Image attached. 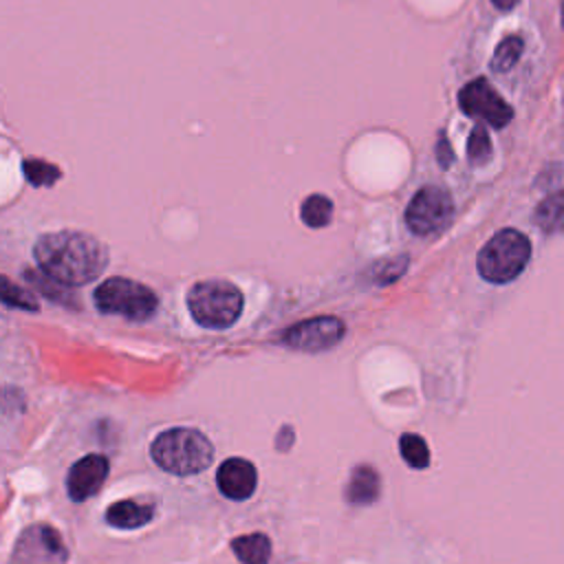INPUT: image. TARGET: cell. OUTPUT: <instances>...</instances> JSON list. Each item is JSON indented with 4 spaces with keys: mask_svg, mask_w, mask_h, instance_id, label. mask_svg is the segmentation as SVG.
I'll return each mask as SVG.
<instances>
[{
    "mask_svg": "<svg viewBox=\"0 0 564 564\" xmlns=\"http://www.w3.org/2000/svg\"><path fill=\"white\" fill-rule=\"evenodd\" d=\"M33 256L40 271L64 286H82L95 280L108 264L104 245L95 236L73 229L42 234Z\"/></svg>",
    "mask_w": 564,
    "mask_h": 564,
    "instance_id": "6da1fadb",
    "label": "cell"
},
{
    "mask_svg": "<svg viewBox=\"0 0 564 564\" xmlns=\"http://www.w3.org/2000/svg\"><path fill=\"white\" fill-rule=\"evenodd\" d=\"M150 456L161 469L174 476H192L209 467L214 445L194 427H170L152 441Z\"/></svg>",
    "mask_w": 564,
    "mask_h": 564,
    "instance_id": "7a4b0ae2",
    "label": "cell"
},
{
    "mask_svg": "<svg viewBox=\"0 0 564 564\" xmlns=\"http://www.w3.org/2000/svg\"><path fill=\"white\" fill-rule=\"evenodd\" d=\"M187 308L203 328H229L242 313L245 297L240 289L227 280H200L187 291Z\"/></svg>",
    "mask_w": 564,
    "mask_h": 564,
    "instance_id": "3957f363",
    "label": "cell"
},
{
    "mask_svg": "<svg viewBox=\"0 0 564 564\" xmlns=\"http://www.w3.org/2000/svg\"><path fill=\"white\" fill-rule=\"evenodd\" d=\"M531 258V242L518 229H500L478 253V273L494 284L516 280Z\"/></svg>",
    "mask_w": 564,
    "mask_h": 564,
    "instance_id": "277c9868",
    "label": "cell"
},
{
    "mask_svg": "<svg viewBox=\"0 0 564 564\" xmlns=\"http://www.w3.org/2000/svg\"><path fill=\"white\" fill-rule=\"evenodd\" d=\"M95 306L108 315H121L132 322H143L154 315L159 300L154 291L130 278H108L95 289Z\"/></svg>",
    "mask_w": 564,
    "mask_h": 564,
    "instance_id": "5b68a950",
    "label": "cell"
},
{
    "mask_svg": "<svg viewBox=\"0 0 564 564\" xmlns=\"http://www.w3.org/2000/svg\"><path fill=\"white\" fill-rule=\"evenodd\" d=\"M454 216V200L441 185L421 187L405 207V223L416 236H430L449 225Z\"/></svg>",
    "mask_w": 564,
    "mask_h": 564,
    "instance_id": "8992f818",
    "label": "cell"
},
{
    "mask_svg": "<svg viewBox=\"0 0 564 564\" xmlns=\"http://www.w3.org/2000/svg\"><path fill=\"white\" fill-rule=\"evenodd\" d=\"M344 333H346V326L339 317L319 315V317L297 322L286 330H282L280 344L302 352H322L337 346Z\"/></svg>",
    "mask_w": 564,
    "mask_h": 564,
    "instance_id": "52a82bcc",
    "label": "cell"
},
{
    "mask_svg": "<svg viewBox=\"0 0 564 564\" xmlns=\"http://www.w3.org/2000/svg\"><path fill=\"white\" fill-rule=\"evenodd\" d=\"M458 106L467 117L480 119L491 128H505L513 119L511 106L485 77H476L460 88Z\"/></svg>",
    "mask_w": 564,
    "mask_h": 564,
    "instance_id": "ba28073f",
    "label": "cell"
},
{
    "mask_svg": "<svg viewBox=\"0 0 564 564\" xmlns=\"http://www.w3.org/2000/svg\"><path fill=\"white\" fill-rule=\"evenodd\" d=\"M108 469H110V463L104 454H86L79 460H75L66 476V491L70 500L84 502L93 498L101 489L108 476Z\"/></svg>",
    "mask_w": 564,
    "mask_h": 564,
    "instance_id": "9c48e42d",
    "label": "cell"
},
{
    "mask_svg": "<svg viewBox=\"0 0 564 564\" xmlns=\"http://www.w3.org/2000/svg\"><path fill=\"white\" fill-rule=\"evenodd\" d=\"M216 485L220 494L229 500H247L253 496L258 485L256 467L240 456L227 458L216 471Z\"/></svg>",
    "mask_w": 564,
    "mask_h": 564,
    "instance_id": "30bf717a",
    "label": "cell"
},
{
    "mask_svg": "<svg viewBox=\"0 0 564 564\" xmlns=\"http://www.w3.org/2000/svg\"><path fill=\"white\" fill-rule=\"evenodd\" d=\"M154 509L150 505L137 502V500H119L106 509V522L115 529H141L148 522H152Z\"/></svg>",
    "mask_w": 564,
    "mask_h": 564,
    "instance_id": "8fae6325",
    "label": "cell"
},
{
    "mask_svg": "<svg viewBox=\"0 0 564 564\" xmlns=\"http://www.w3.org/2000/svg\"><path fill=\"white\" fill-rule=\"evenodd\" d=\"M381 480L375 467L370 465H357L350 471V480L346 487V500L352 505H370L379 498Z\"/></svg>",
    "mask_w": 564,
    "mask_h": 564,
    "instance_id": "7c38bea8",
    "label": "cell"
},
{
    "mask_svg": "<svg viewBox=\"0 0 564 564\" xmlns=\"http://www.w3.org/2000/svg\"><path fill=\"white\" fill-rule=\"evenodd\" d=\"M231 551L242 564H269L271 542L264 533H249L236 538L231 542Z\"/></svg>",
    "mask_w": 564,
    "mask_h": 564,
    "instance_id": "4fadbf2b",
    "label": "cell"
},
{
    "mask_svg": "<svg viewBox=\"0 0 564 564\" xmlns=\"http://www.w3.org/2000/svg\"><path fill=\"white\" fill-rule=\"evenodd\" d=\"M535 225L544 231V234H560L564 231V189H557L555 194L546 196L535 214Z\"/></svg>",
    "mask_w": 564,
    "mask_h": 564,
    "instance_id": "5bb4252c",
    "label": "cell"
},
{
    "mask_svg": "<svg viewBox=\"0 0 564 564\" xmlns=\"http://www.w3.org/2000/svg\"><path fill=\"white\" fill-rule=\"evenodd\" d=\"M300 216L308 227H326L333 218V200L324 194H311L304 198Z\"/></svg>",
    "mask_w": 564,
    "mask_h": 564,
    "instance_id": "9a60e30c",
    "label": "cell"
},
{
    "mask_svg": "<svg viewBox=\"0 0 564 564\" xmlns=\"http://www.w3.org/2000/svg\"><path fill=\"white\" fill-rule=\"evenodd\" d=\"M399 452H401V458L412 469H425L430 465V447L419 434H403L399 438Z\"/></svg>",
    "mask_w": 564,
    "mask_h": 564,
    "instance_id": "2e32d148",
    "label": "cell"
},
{
    "mask_svg": "<svg viewBox=\"0 0 564 564\" xmlns=\"http://www.w3.org/2000/svg\"><path fill=\"white\" fill-rule=\"evenodd\" d=\"M522 48H524V42L520 35H507L494 51V57H491V68L496 73H505L509 70L511 66H516V62L520 59L522 55Z\"/></svg>",
    "mask_w": 564,
    "mask_h": 564,
    "instance_id": "e0dca14e",
    "label": "cell"
},
{
    "mask_svg": "<svg viewBox=\"0 0 564 564\" xmlns=\"http://www.w3.org/2000/svg\"><path fill=\"white\" fill-rule=\"evenodd\" d=\"M22 170H24V176L31 185L35 187H46V185H53L57 178H59V170L57 165L48 163V161H42V159H26L22 163Z\"/></svg>",
    "mask_w": 564,
    "mask_h": 564,
    "instance_id": "ac0fdd59",
    "label": "cell"
},
{
    "mask_svg": "<svg viewBox=\"0 0 564 564\" xmlns=\"http://www.w3.org/2000/svg\"><path fill=\"white\" fill-rule=\"evenodd\" d=\"M408 269V256H397V258H388V260H379L372 269H370V278L377 284H390L397 278H401Z\"/></svg>",
    "mask_w": 564,
    "mask_h": 564,
    "instance_id": "d6986e66",
    "label": "cell"
},
{
    "mask_svg": "<svg viewBox=\"0 0 564 564\" xmlns=\"http://www.w3.org/2000/svg\"><path fill=\"white\" fill-rule=\"evenodd\" d=\"M467 159L474 165H482L491 159V141H489V134H487L485 126H476L471 130L469 141H467Z\"/></svg>",
    "mask_w": 564,
    "mask_h": 564,
    "instance_id": "ffe728a7",
    "label": "cell"
},
{
    "mask_svg": "<svg viewBox=\"0 0 564 564\" xmlns=\"http://www.w3.org/2000/svg\"><path fill=\"white\" fill-rule=\"evenodd\" d=\"M2 302L7 306H18L24 311H37V300L29 291L15 286L9 278H2Z\"/></svg>",
    "mask_w": 564,
    "mask_h": 564,
    "instance_id": "44dd1931",
    "label": "cell"
},
{
    "mask_svg": "<svg viewBox=\"0 0 564 564\" xmlns=\"http://www.w3.org/2000/svg\"><path fill=\"white\" fill-rule=\"evenodd\" d=\"M26 280L29 282H33L35 286H40L42 289V293L44 295H48L51 300H55V302H62V304H70L73 300L68 297V293L64 291V284H59L57 280H53V278H48L46 273H42V275H33V271H26Z\"/></svg>",
    "mask_w": 564,
    "mask_h": 564,
    "instance_id": "7402d4cb",
    "label": "cell"
},
{
    "mask_svg": "<svg viewBox=\"0 0 564 564\" xmlns=\"http://www.w3.org/2000/svg\"><path fill=\"white\" fill-rule=\"evenodd\" d=\"M436 156H438V163H441L443 167H447V165L452 163V159H454L452 148H449V143H447L445 134H441V137H438V152H436Z\"/></svg>",
    "mask_w": 564,
    "mask_h": 564,
    "instance_id": "603a6c76",
    "label": "cell"
},
{
    "mask_svg": "<svg viewBox=\"0 0 564 564\" xmlns=\"http://www.w3.org/2000/svg\"><path fill=\"white\" fill-rule=\"evenodd\" d=\"M500 11H511L516 4H518V0H491Z\"/></svg>",
    "mask_w": 564,
    "mask_h": 564,
    "instance_id": "cb8c5ba5",
    "label": "cell"
},
{
    "mask_svg": "<svg viewBox=\"0 0 564 564\" xmlns=\"http://www.w3.org/2000/svg\"><path fill=\"white\" fill-rule=\"evenodd\" d=\"M562 24H564V2H562Z\"/></svg>",
    "mask_w": 564,
    "mask_h": 564,
    "instance_id": "d4e9b609",
    "label": "cell"
}]
</instances>
